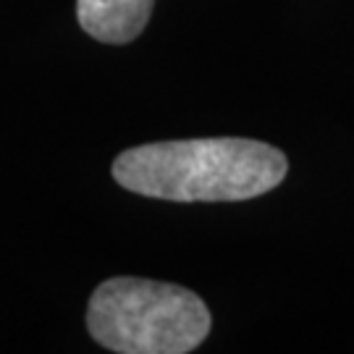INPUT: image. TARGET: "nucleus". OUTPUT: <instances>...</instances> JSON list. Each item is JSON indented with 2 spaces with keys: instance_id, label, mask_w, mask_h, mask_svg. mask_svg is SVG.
I'll use <instances>...</instances> for the list:
<instances>
[{
  "instance_id": "obj_1",
  "label": "nucleus",
  "mask_w": 354,
  "mask_h": 354,
  "mask_svg": "<svg viewBox=\"0 0 354 354\" xmlns=\"http://www.w3.org/2000/svg\"><path fill=\"white\" fill-rule=\"evenodd\" d=\"M286 171L279 147L244 137L152 142L113 160V178L124 189L168 203L252 200L276 189Z\"/></svg>"
},
{
  "instance_id": "obj_2",
  "label": "nucleus",
  "mask_w": 354,
  "mask_h": 354,
  "mask_svg": "<svg viewBox=\"0 0 354 354\" xmlns=\"http://www.w3.org/2000/svg\"><path fill=\"white\" fill-rule=\"evenodd\" d=\"M210 310L187 286L150 279L102 281L89 297L87 328L118 354H187L210 333Z\"/></svg>"
},
{
  "instance_id": "obj_3",
  "label": "nucleus",
  "mask_w": 354,
  "mask_h": 354,
  "mask_svg": "<svg viewBox=\"0 0 354 354\" xmlns=\"http://www.w3.org/2000/svg\"><path fill=\"white\" fill-rule=\"evenodd\" d=\"M155 0H76V19L89 37L124 45L142 35Z\"/></svg>"
}]
</instances>
